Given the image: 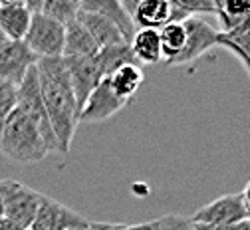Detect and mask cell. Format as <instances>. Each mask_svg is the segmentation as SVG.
Returning <instances> with one entry per match:
<instances>
[{"instance_id": "cell-33", "label": "cell", "mask_w": 250, "mask_h": 230, "mask_svg": "<svg viewBox=\"0 0 250 230\" xmlns=\"http://www.w3.org/2000/svg\"><path fill=\"white\" fill-rule=\"evenodd\" d=\"M105 226H107V222H98V226L91 228V230H105Z\"/></svg>"}, {"instance_id": "cell-30", "label": "cell", "mask_w": 250, "mask_h": 230, "mask_svg": "<svg viewBox=\"0 0 250 230\" xmlns=\"http://www.w3.org/2000/svg\"><path fill=\"white\" fill-rule=\"evenodd\" d=\"M0 230H20V228H18V226H14L10 220L2 218V220H0Z\"/></svg>"}, {"instance_id": "cell-26", "label": "cell", "mask_w": 250, "mask_h": 230, "mask_svg": "<svg viewBox=\"0 0 250 230\" xmlns=\"http://www.w3.org/2000/svg\"><path fill=\"white\" fill-rule=\"evenodd\" d=\"M14 107H16V87L0 93V137H2L4 123H6V119Z\"/></svg>"}, {"instance_id": "cell-16", "label": "cell", "mask_w": 250, "mask_h": 230, "mask_svg": "<svg viewBox=\"0 0 250 230\" xmlns=\"http://www.w3.org/2000/svg\"><path fill=\"white\" fill-rule=\"evenodd\" d=\"M100 48L91 40L89 32L76 18L64 26V52L62 58H80V56H96Z\"/></svg>"}, {"instance_id": "cell-27", "label": "cell", "mask_w": 250, "mask_h": 230, "mask_svg": "<svg viewBox=\"0 0 250 230\" xmlns=\"http://www.w3.org/2000/svg\"><path fill=\"white\" fill-rule=\"evenodd\" d=\"M195 230H250V222L242 220V222H230V224H195Z\"/></svg>"}, {"instance_id": "cell-31", "label": "cell", "mask_w": 250, "mask_h": 230, "mask_svg": "<svg viewBox=\"0 0 250 230\" xmlns=\"http://www.w3.org/2000/svg\"><path fill=\"white\" fill-rule=\"evenodd\" d=\"M14 85H8V84H2L0 82V93H4V91H8V89H12Z\"/></svg>"}, {"instance_id": "cell-22", "label": "cell", "mask_w": 250, "mask_h": 230, "mask_svg": "<svg viewBox=\"0 0 250 230\" xmlns=\"http://www.w3.org/2000/svg\"><path fill=\"white\" fill-rule=\"evenodd\" d=\"M96 60H98V65H100L104 78H109L113 72H117L119 68H123V65H133V63H137V60H135L133 54H131L129 44H119V46L102 48V50L96 54ZM137 65H139V63H137Z\"/></svg>"}, {"instance_id": "cell-10", "label": "cell", "mask_w": 250, "mask_h": 230, "mask_svg": "<svg viewBox=\"0 0 250 230\" xmlns=\"http://www.w3.org/2000/svg\"><path fill=\"white\" fill-rule=\"evenodd\" d=\"M64 63L70 76L74 95H76V104L82 109L89 93L104 80L98 60L96 56H80V58H64Z\"/></svg>"}, {"instance_id": "cell-2", "label": "cell", "mask_w": 250, "mask_h": 230, "mask_svg": "<svg viewBox=\"0 0 250 230\" xmlns=\"http://www.w3.org/2000/svg\"><path fill=\"white\" fill-rule=\"evenodd\" d=\"M0 151L20 165H34L46 159L50 149L46 147L40 131L18 107H14L4 123Z\"/></svg>"}, {"instance_id": "cell-4", "label": "cell", "mask_w": 250, "mask_h": 230, "mask_svg": "<svg viewBox=\"0 0 250 230\" xmlns=\"http://www.w3.org/2000/svg\"><path fill=\"white\" fill-rule=\"evenodd\" d=\"M16 107L36 125L40 131V135L50 149V153H58V141L54 137V131L48 119V113L42 104V95H40V85H38V76H36V65L26 74L22 84L16 87Z\"/></svg>"}, {"instance_id": "cell-6", "label": "cell", "mask_w": 250, "mask_h": 230, "mask_svg": "<svg viewBox=\"0 0 250 230\" xmlns=\"http://www.w3.org/2000/svg\"><path fill=\"white\" fill-rule=\"evenodd\" d=\"M96 226L98 222L87 220L85 216L68 209L66 205L42 194L36 218L30 230H91Z\"/></svg>"}, {"instance_id": "cell-23", "label": "cell", "mask_w": 250, "mask_h": 230, "mask_svg": "<svg viewBox=\"0 0 250 230\" xmlns=\"http://www.w3.org/2000/svg\"><path fill=\"white\" fill-rule=\"evenodd\" d=\"M159 40H161V54L167 63H171L185 46V26L183 22H169L159 30Z\"/></svg>"}, {"instance_id": "cell-20", "label": "cell", "mask_w": 250, "mask_h": 230, "mask_svg": "<svg viewBox=\"0 0 250 230\" xmlns=\"http://www.w3.org/2000/svg\"><path fill=\"white\" fill-rule=\"evenodd\" d=\"M26 6L32 14H42L46 18H52L62 26L76 20L80 12V2H74V0H42V2H32L30 0V2H26Z\"/></svg>"}, {"instance_id": "cell-17", "label": "cell", "mask_w": 250, "mask_h": 230, "mask_svg": "<svg viewBox=\"0 0 250 230\" xmlns=\"http://www.w3.org/2000/svg\"><path fill=\"white\" fill-rule=\"evenodd\" d=\"M129 48H131V54L137 60V63L155 65L163 60L159 30H149V28L135 30V34L129 42Z\"/></svg>"}, {"instance_id": "cell-15", "label": "cell", "mask_w": 250, "mask_h": 230, "mask_svg": "<svg viewBox=\"0 0 250 230\" xmlns=\"http://www.w3.org/2000/svg\"><path fill=\"white\" fill-rule=\"evenodd\" d=\"M80 10L93 12V14H100L104 18H107L109 22H113L117 26L123 40L127 44L131 42V38L135 34V26L117 0H87V2H80Z\"/></svg>"}, {"instance_id": "cell-5", "label": "cell", "mask_w": 250, "mask_h": 230, "mask_svg": "<svg viewBox=\"0 0 250 230\" xmlns=\"http://www.w3.org/2000/svg\"><path fill=\"white\" fill-rule=\"evenodd\" d=\"M22 42L38 60L62 58V52H64V26L42 14H32L30 28Z\"/></svg>"}, {"instance_id": "cell-9", "label": "cell", "mask_w": 250, "mask_h": 230, "mask_svg": "<svg viewBox=\"0 0 250 230\" xmlns=\"http://www.w3.org/2000/svg\"><path fill=\"white\" fill-rule=\"evenodd\" d=\"M36 62L38 58L28 50L24 42H0V82L18 87Z\"/></svg>"}, {"instance_id": "cell-24", "label": "cell", "mask_w": 250, "mask_h": 230, "mask_svg": "<svg viewBox=\"0 0 250 230\" xmlns=\"http://www.w3.org/2000/svg\"><path fill=\"white\" fill-rule=\"evenodd\" d=\"M151 230H195L191 218H185L181 214H165L161 218H155L149 222Z\"/></svg>"}, {"instance_id": "cell-34", "label": "cell", "mask_w": 250, "mask_h": 230, "mask_svg": "<svg viewBox=\"0 0 250 230\" xmlns=\"http://www.w3.org/2000/svg\"><path fill=\"white\" fill-rule=\"evenodd\" d=\"M4 40H6V38L2 36V32H0V42H4Z\"/></svg>"}, {"instance_id": "cell-18", "label": "cell", "mask_w": 250, "mask_h": 230, "mask_svg": "<svg viewBox=\"0 0 250 230\" xmlns=\"http://www.w3.org/2000/svg\"><path fill=\"white\" fill-rule=\"evenodd\" d=\"M216 46L229 50L230 54H234L240 60V63L244 65V70H246V74L250 78V18L244 24H240L238 28H234V30L218 32Z\"/></svg>"}, {"instance_id": "cell-25", "label": "cell", "mask_w": 250, "mask_h": 230, "mask_svg": "<svg viewBox=\"0 0 250 230\" xmlns=\"http://www.w3.org/2000/svg\"><path fill=\"white\" fill-rule=\"evenodd\" d=\"M175 2L189 14L191 18L197 16L201 18V14H214V4L212 0H175Z\"/></svg>"}, {"instance_id": "cell-32", "label": "cell", "mask_w": 250, "mask_h": 230, "mask_svg": "<svg viewBox=\"0 0 250 230\" xmlns=\"http://www.w3.org/2000/svg\"><path fill=\"white\" fill-rule=\"evenodd\" d=\"M4 218V201H2V196H0V220Z\"/></svg>"}, {"instance_id": "cell-19", "label": "cell", "mask_w": 250, "mask_h": 230, "mask_svg": "<svg viewBox=\"0 0 250 230\" xmlns=\"http://www.w3.org/2000/svg\"><path fill=\"white\" fill-rule=\"evenodd\" d=\"M214 16L221 22L218 32L238 28L250 18V0H212Z\"/></svg>"}, {"instance_id": "cell-7", "label": "cell", "mask_w": 250, "mask_h": 230, "mask_svg": "<svg viewBox=\"0 0 250 230\" xmlns=\"http://www.w3.org/2000/svg\"><path fill=\"white\" fill-rule=\"evenodd\" d=\"M185 26V46L183 52L169 63V65H189L203 58L208 50L216 48L218 42V30H214L207 20L203 18H187L183 22Z\"/></svg>"}, {"instance_id": "cell-11", "label": "cell", "mask_w": 250, "mask_h": 230, "mask_svg": "<svg viewBox=\"0 0 250 230\" xmlns=\"http://www.w3.org/2000/svg\"><path fill=\"white\" fill-rule=\"evenodd\" d=\"M125 100L117 97L109 85V80L104 78L98 87L89 93V97L85 100L83 107L80 109V117L78 123H102L109 117H113L115 113H119L125 107Z\"/></svg>"}, {"instance_id": "cell-12", "label": "cell", "mask_w": 250, "mask_h": 230, "mask_svg": "<svg viewBox=\"0 0 250 230\" xmlns=\"http://www.w3.org/2000/svg\"><path fill=\"white\" fill-rule=\"evenodd\" d=\"M119 4L131 18L135 30H161L171 22V0H121Z\"/></svg>"}, {"instance_id": "cell-1", "label": "cell", "mask_w": 250, "mask_h": 230, "mask_svg": "<svg viewBox=\"0 0 250 230\" xmlns=\"http://www.w3.org/2000/svg\"><path fill=\"white\" fill-rule=\"evenodd\" d=\"M36 76L40 85L42 104L48 113L54 137L58 141V153H68L78 129L80 107L70 84L64 58H46L36 62Z\"/></svg>"}, {"instance_id": "cell-3", "label": "cell", "mask_w": 250, "mask_h": 230, "mask_svg": "<svg viewBox=\"0 0 250 230\" xmlns=\"http://www.w3.org/2000/svg\"><path fill=\"white\" fill-rule=\"evenodd\" d=\"M0 196L4 201V218L20 230H30L36 218L42 194L14 179H2L0 181Z\"/></svg>"}, {"instance_id": "cell-14", "label": "cell", "mask_w": 250, "mask_h": 230, "mask_svg": "<svg viewBox=\"0 0 250 230\" xmlns=\"http://www.w3.org/2000/svg\"><path fill=\"white\" fill-rule=\"evenodd\" d=\"M78 20L83 24V28L89 32L91 40L96 42V46L102 48H109V46H119V44H127L123 40L121 32L117 30V26L113 22H109L107 18L93 14V12H85L80 10L78 12Z\"/></svg>"}, {"instance_id": "cell-29", "label": "cell", "mask_w": 250, "mask_h": 230, "mask_svg": "<svg viewBox=\"0 0 250 230\" xmlns=\"http://www.w3.org/2000/svg\"><path fill=\"white\" fill-rule=\"evenodd\" d=\"M242 196H244L246 210H248V220H250V181L246 183V187H244V190H242Z\"/></svg>"}, {"instance_id": "cell-35", "label": "cell", "mask_w": 250, "mask_h": 230, "mask_svg": "<svg viewBox=\"0 0 250 230\" xmlns=\"http://www.w3.org/2000/svg\"><path fill=\"white\" fill-rule=\"evenodd\" d=\"M248 222H250V220H248Z\"/></svg>"}, {"instance_id": "cell-13", "label": "cell", "mask_w": 250, "mask_h": 230, "mask_svg": "<svg viewBox=\"0 0 250 230\" xmlns=\"http://www.w3.org/2000/svg\"><path fill=\"white\" fill-rule=\"evenodd\" d=\"M30 20H32V12L28 10L26 2H16V0L0 2V32L6 40L22 42L30 28Z\"/></svg>"}, {"instance_id": "cell-8", "label": "cell", "mask_w": 250, "mask_h": 230, "mask_svg": "<svg viewBox=\"0 0 250 230\" xmlns=\"http://www.w3.org/2000/svg\"><path fill=\"white\" fill-rule=\"evenodd\" d=\"M248 220V210L242 192L223 194L218 199L203 205L193 216L191 222L195 224H230Z\"/></svg>"}, {"instance_id": "cell-28", "label": "cell", "mask_w": 250, "mask_h": 230, "mask_svg": "<svg viewBox=\"0 0 250 230\" xmlns=\"http://www.w3.org/2000/svg\"><path fill=\"white\" fill-rule=\"evenodd\" d=\"M105 230H151L149 222L143 224H107Z\"/></svg>"}, {"instance_id": "cell-21", "label": "cell", "mask_w": 250, "mask_h": 230, "mask_svg": "<svg viewBox=\"0 0 250 230\" xmlns=\"http://www.w3.org/2000/svg\"><path fill=\"white\" fill-rule=\"evenodd\" d=\"M109 85L113 89V93L121 100L129 102L131 97L137 93V89L141 87L143 80H145V74L141 70V65L133 63V65H123L117 72H113L109 78Z\"/></svg>"}]
</instances>
